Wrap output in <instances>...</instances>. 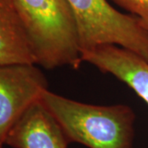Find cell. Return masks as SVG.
Returning a JSON list of instances; mask_svg holds the SVG:
<instances>
[{
  "label": "cell",
  "instance_id": "6da1fadb",
  "mask_svg": "<svg viewBox=\"0 0 148 148\" xmlns=\"http://www.w3.org/2000/svg\"><path fill=\"white\" fill-rule=\"evenodd\" d=\"M69 139L89 148H132L135 115L124 105L94 106L46 90L40 98Z\"/></svg>",
  "mask_w": 148,
  "mask_h": 148
},
{
  "label": "cell",
  "instance_id": "7a4b0ae2",
  "mask_svg": "<svg viewBox=\"0 0 148 148\" xmlns=\"http://www.w3.org/2000/svg\"><path fill=\"white\" fill-rule=\"evenodd\" d=\"M36 64L47 69H78L82 52L73 15L66 0H15Z\"/></svg>",
  "mask_w": 148,
  "mask_h": 148
},
{
  "label": "cell",
  "instance_id": "3957f363",
  "mask_svg": "<svg viewBox=\"0 0 148 148\" xmlns=\"http://www.w3.org/2000/svg\"><path fill=\"white\" fill-rule=\"evenodd\" d=\"M73 15L81 52L114 45L148 63V30L133 15L122 13L107 0H66Z\"/></svg>",
  "mask_w": 148,
  "mask_h": 148
},
{
  "label": "cell",
  "instance_id": "277c9868",
  "mask_svg": "<svg viewBox=\"0 0 148 148\" xmlns=\"http://www.w3.org/2000/svg\"><path fill=\"white\" fill-rule=\"evenodd\" d=\"M35 64L0 65V142L27 109L48 90L45 74ZM4 144V143H3Z\"/></svg>",
  "mask_w": 148,
  "mask_h": 148
},
{
  "label": "cell",
  "instance_id": "5b68a950",
  "mask_svg": "<svg viewBox=\"0 0 148 148\" xmlns=\"http://www.w3.org/2000/svg\"><path fill=\"white\" fill-rule=\"evenodd\" d=\"M3 143L12 148H68L70 143L56 119L39 100L14 123Z\"/></svg>",
  "mask_w": 148,
  "mask_h": 148
},
{
  "label": "cell",
  "instance_id": "8992f818",
  "mask_svg": "<svg viewBox=\"0 0 148 148\" xmlns=\"http://www.w3.org/2000/svg\"><path fill=\"white\" fill-rule=\"evenodd\" d=\"M82 59L114 75L148 105V63L137 53L118 45H105L82 51Z\"/></svg>",
  "mask_w": 148,
  "mask_h": 148
},
{
  "label": "cell",
  "instance_id": "52a82bcc",
  "mask_svg": "<svg viewBox=\"0 0 148 148\" xmlns=\"http://www.w3.org/2000/svg\"><path fill=\"white\" fill-rule=\"evenodd\" d=\"M16 64L36 59L15 0H0V65Z\"/></svg>",
  "mask_w": 148,
  "mask_h": 148
},
{
  "label": "cell",
  "instance_id": "ba28073f",
  "mask_svg": "<svg viewBox=\"0 0 148 148\" xmlns=\"http://www.w3.org/2000/svg\"><path fill=\"white\" fill-rule=\"evenodd\" d=\"M133 16L138 17L148 30V0H112Z\"/></svg>",
  "mask_w": 148,
  "mask_h": 148
},
{
  "label": "cell",
  "instance_id": "9c48e42d",
  "mask_svg": "<svg viewBox=\"0 0 148 148\" xmlns=\"http://www.w3.org/2000/svg\"><path fill=\"white\" fill-rule=\"evenodd\" d=\"M3 143L0 142V148H3Z\"/></svg>",
  "mask_w": 148,
  "mask_h": 148
}]
</instances>
